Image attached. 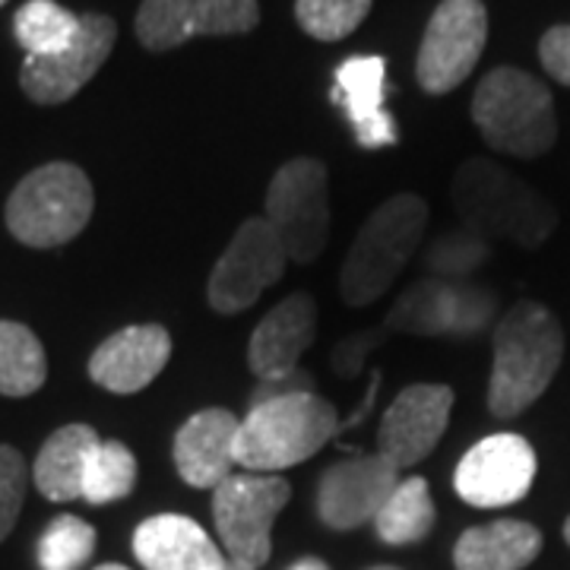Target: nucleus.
Wrapping results in <instances>:
<instances>
[{"label": "nucleus", "instance_id": "f257e3e1", "mask_svg": "<svg viewBox=\"0 0 570 570\" xmlns=\"http://www.w3.org/2000/svg\"><path fill=\"white\" fill-rule=\"evenodd\" d=\"M564 358L558 317L539 302H517L494 326L489 409L494 419H517L554 381Z\"/></svg>", "mask_w": 570, "mask_h": 570}, {"label": "nucleus", "instance_id": "f03ea898", "mask_svg": "<svg viewBox=\"0 0 570 570\" xmlns=\"http://www.w3.org/2000/svg\"><path fill=\"white\" fill-rule=\"evenodd\" d=\"M336 431L340 412L314 390L250 403V412L238 425L235 463L245 472L279 475L283 469L311 460Z\"/></svg>", "mask_w": 570, "mask_h": 570}, {"label": "nucleus", "instance_id": "7ed1b4c3", "mask_svg": "<svg viewBox=\"0 0 570 570\" xmlns=\"http://www.w3.org/2000/svg\"><path fill=\"white\" fill-rule=\"evenodd\" d=\"M453 206L463 228L479 238H504L517 247H539L549 242L558 213L530 184L504 171L489 159H469L460 165L453 187Z\"/></svg>", "mask_w": 570, "mask_h": 570}, {"label": "nucleus", "instance_id": "20e7f679", "mask_svg": "<svg viewBox=\"0 0 570 570\" xmlns=\"http://www.w3.org/2000/svg\"><path fill=\"white\" fill-rule=\"evenodd\" d=\"M428 216L431 209L415 194H396L367 216L340 269V298L348 307H365L387 295L422 245Z\"/></svg>", "mask_w": 570, "mask_h": 570}, {"label": "nucleus", "instance_id": "39448f33", "mask_svg": "<svg viewBox=\"0 0 570 570\" xmlns=\"http://www.w3.org/2000/svg\"><path fill=\"white\" fill-rule=\"evenodd\" d=\"M472 121L494 153L539 159L558 140L549 86L517 67L489 70L472 96Z\"/></svg>", "mask_w": 570, "mask_h": 570}, {"label": "nucleus", "instance_id": "423d86ee", "mask_svg": "<svg viewBox=\"0 0 570 570\" xmlns=\"http://www.w3.org/2000/svg\"><path fill=\"white\" fill-rule=\"evenodd\" d=\"M92 181L80 165L48 163L29 171L7 200V228L26 247H61L92 219Z\"/></svg>", "mask_w": 570, "mask_h": 570}, {"label": "nucleus", "instance_id": "0eeeda50", "mask_svg": "<svg viewBox=\"0 0 570 570\" xmlns=\"http://www.w3.org/2000/svg\"><path fill=\"white\" fill-rule=\"evenodd\" d=\"M264 219L279 235L288 261L314 264L330 242V175L321 159L285 163L266 187Z\"/></svg>", "mask_w": 570, "mask_h": 570}, {"label": "nucleus", "instance_id": "6e6552de", "mask_svg": "<svg viewBox=\"0 0 570 570\" xmlns=\"http://www.w3.org/2000/svg\"><path fill=\"white\" fill-rule=\"evenodd\" d=\"M292 498V485L269 472H232L213 489V523L232 561L264 568L273 551V523Z\"/></svg>", "mask_w": 570, "mask_h": 570}, {"label": "nucleus", "instance_id": "1a4fd4ad", "mask_svg": "<svg viewBox=\"0 0 570 570\" xmlns=\"http://www.w3.org/2000/svg\"><path fill=\"white\" fill-rule=\"evenodd\" d=\"M489 41V13L482 0H441L428 20L415 77L431 96L453 92L475 70Z\"/></svg>", "mask_w": 570, "mask_h": 570}, {"label": "nucleus", "instance_id": "9d476101", "mask_svg": "<svg viewBox=\"0 0 570 570\" xmlns=\"http://www.w3.org/2000/svg\"><path fill=\"white\" fill-rule=\"evenodd\" d=\"M285 264L288 254L273 225L264 216L247 219L209 273L206 283L209 307L216 314H242L254 307L269 285L283 279Z\"/></svg>", "mask_w": 570, "mask_h": 570}, {"label": "nucleus", "instance_id": "9b49d317", "mask_svg": "<svg viewBox=\"0 0 570 570\" xmlns=\"http://www.w3.org/2000/svg\"><path fill=\"white\" fill-rule=\"evenodd\" d=\"M535 450L520 434H489L466 450L453 472V489L472 508H510L530 494L535 482Z\"/></svg>", "mask_w": 570, "mask_h": 570}, {"label": "nucleus", "instance_id": "f8f14e48", "mask_svg": "<svg viewBox=\"0 0 570 570\" xmlns=\"http://www.w3.org/2000/svg\"><path fill=\"white\" fill-rule=\"evenodd\" d=\"M257 22V0H142L137 39L149 51H171L197 36H245Z\"/></svg>", "mask_w": 570, "mask_h": 570}, {"label": "nucleus", "instance_id": "ddd939ff", "mask_svg": "<svg viewBox=\"0 0 570 570\" xmlns=\"http://www.w3.org/2000/svg\"><path fill=\"white\" fill-rule=\"evenodd\" d=\"M118 39V26L105 13L80 17V36L70 48L48 58H26L20 70L22 92L39 105H61L73 99L99 73Z\"/></svg>", "mask_w": 570, "mask_h": 570}, {"label": "nucleus", "instance_id": "4468645a", "mask_svg": "<svg viewBox=\"0 0 570 570\" xmlns=\"http://www.w3.org/2000/svg\"><path fill=\"white\" fill-rule=\"evenodd\" d=\"M403 472L377 450L352 460H340L326 469L317 485V517L330 530L348 532L374 523L390 491L400 485Z\"/></svg>", "mask_w": 570, "mask_h": 570}, {"label": "nucleus", "instance_id": "2eb2a0df", "mask_svg": "<svg viewBox=\"0 0 570 570\" xmlns=\"http://www.w3.org/2000/svg\"><path fill=\"white\" fill-rule=\"evenodd\" d=\"M453 412V390L444 384H412L384 412L377 428V453L393 466L412 469L444 438Z\"/></svg>", "mask_w": 570, "mask_h": 570}, {"label": "nucleus", "instance_id": "dca6fc26", "mask_svg": "<svg viewBox=\"0 0 570 570\" xmlns=\"http://www.w3.org/2000/svg\"><path fill=\"white\" fill-rule=\"evenodd\" d=\"M317 340V302L295 292L266 314L250 333L247 365L261 384L285 381L302 371V355Z\"/></svg>", "mask_w": 570, "mask_h": 570}, {"label": "nucleus", "instance_id": "f3484780", "mask_svg": "<svg viewBox=\"0 0 570 570\" xmlns=\"http://www.w3.org/2000/svg\"><path fill=\"white\" fill-rule=\"evenodd\" d=\"M491 295L479 288H463L456 283H422L390 311L384 330H406L419 336H444V333H472L489 321Z\"/></svg>", "mask_w": 570, "mask_h": 570}, {"label": "nucleus", "instance_id": "a211bd4d", "mask_svg": "<svg viewBox=\"0 0 570 570\" xmlns=\"http://www.w3.org/2000/svg\"><path fill=\"white\" fill-rule=\"evenodd\" d=\"M330 99L346 111L348 127L362 149H384L400 140L387 105V61L381 55L346 58L333 73Z\"/></svg>", "mask_w": 570, "mask_h": 570}, {"label": "nucleus", "instance_id": "6ab92c4d", "mask_svg": "<svg viewBox=\"0 0 570 570\" xmlns=\"http://www.w3.org/2000/svg\"><path fill=\"white\" fill-rule=\"evenodd\" d=\"M171 358V336L159 324L124 326L108 336L89 358V377L108 393H140L168 365Z\"/></svg>", "mask_w": 570, "mask_h": 570}, {"label": "nucleus", "instance_id": "aec40b11", "mask_svg": "<svg viewBox=\"0 0 570 570\" xmlns=\"http://www.w3.org/2000/svg\"><path fill=\"white\" fill-rule=\"evenodd\" d=\"M238 419L228 409H200L175 434V469L190 489H219L232 475Z\"/></svg>", "mask_w": 570, "mask_h": 570}, {"label": "nucleus", "instance_id": "412c9836", "mask_svg": "<svg viewBox=\"0 0 570 570\" xmlns=\"http://www.w3.org/2000/svg\"><path fill=\"white\" fill-rule=\"evenodd\" d=\"M134 554L146 570H225L228 561L209 532L184 513L142 520L134 532Z\"/></svg>", "mask_w": 570, "mask_h": 570}, {"label": "nucleus", "instance_id": "4be33fe9", "mask_svg": "<svg viewBox=\"0 0 570 570\" xmlns=\"http://www.w3.org/2000/svg\"><path fill=\"white\" fill-rule=\"evenodd\" d=\"M542 551V532L523 520H494L472 527L453 549L456 570H523Z\"/></svg>", "mask_w": 570, "mask_h": 570}, {"label": "nucleus", "instance_id": "5701e85b", "mask_svg": "<svg viewBox=\"0 0 570 570\" xmlns=\"http://www.w3.org/2000/svg\"><path fill=\"white\" fill-rule=\"evenodd\" d=\"M99 441L102 438L96 434V428L89 425L58 428L41 444L39 456H36V466H32L36 489L55 504H67V501L82 498L86 463H89V456H92Z\"/></svg>", "mask_w": 570, "mask_h": 570}, {"label": "nucleus", "instance_id": "b1692460", "mask_svg": "<svg viewBox=\"0 0 570 570\" xmlns=\"http://www.w3.org/2000/svg\"><path fill=\"white\" fill-rule=\"evenodd\" d=\"M434 527V501L422 475H406L390 491L381 513L374 517V530L387 546H415Z\"/></svg>", "mask_w": 570, "mask_h": 570}, {"label": "nucleus", "instance_id": "393cba45", "mask_svg": "<svg viewBox=\"0 0 570 570\" xmlns=\"http://www.w3.org/2000/svg\"><path fill=\"white\" fill-rule=\"evenodd\" d=\"M48 377V358L39 336L26 324L0 321V393L32 396Z\"/></svg>", "mask_w": 570, "mask_h": 570}, {"label": "nucleus", "instance_id": "a878e982", "mask_svg": "<svg viewBox=\"0 0 570 570\" xmlns=\"http://www.w3.org/2000/svg\"><path fill=\"white\" fill-rule=\"evenodd\" d=\"M13 32L26 58H48L73 45L80 36V17L55 0H29L13 17Z\"/></svg>", "mask_w": 570, "mask_h": 570}, {"label": "nucleus", "instance_id": "bb28decb", "mask_svg": "<svg viewBox=\"0 0 570 570\" xmlns=\"http://www.w3.org/2000/svg\"><path fill=\"white\" fill-rule=\"evenodd\" d=\"M137 485V456L121 441H99L82 475V501L105 508L127 498Z\"/></svg>", "mask_w": 570, "mask_h": 570}, {"label": "nucleus", "instance_id": "cd10ccee", "mask_svg": "<svg viewBox=\"0 0 570 570\" xmlns=\"http://www.w3.org/2000/svg\"><path fill=\"white\" fill-rule=\"evenodd\" d=\"M96 530L73 517L61 513L48 523L39 539V568L41 570H80L96 551Z\"/></svg>", "mask_w": 570, "mask_h": 570}, {"label": "nucleus", "instance_id": "c85d7f7f", "mask_svg": "<svg viewBox=\"0 0 570 570\" xmlns=\"http://www.w3.org/2000/svg\"><path fill=\"white\" fill-rule=\"evenodd\" d=\"M367 10L371 0H295V20L317 41H340L352 36Z\"/></svg>", "mask_w": 570, "mask_h": 570}, {"label": "nucleus", "instance_id": "c756f323", "mask_svg": "<svg viewBox=\"0 0 570 570\" xmlns=\"http://www.w3.org/2000/svg\"><path fill=\"white\" fill-rule=\"evenodd\" d=\"M26 479L29 469L20 450L0 444V542L17 527V517L26 501Z\"/></svg>", "mask_w": 570, "mask_h": 570}, {"label": "nucleus", "instance_id": "7c9ffc66", "mask_svg": "<svg viewBox=\"0 0 570 570\" xmlns=\"http://www.w3.org/2000/svg\"><path fill=\"white\" fill-rule=\"evenodd\" d=\"M485 254H489L485 238H479L475 232L463 228L460 235L441 238V242L434 245V250H431V266H434L438 273H444V276L460 279V276L472 273L475 264H482Z\"/></svg>", "mask_w": 570, "mask_h": 570}, {"label": "nucleus", "instance_id": "2f4dec72", "mask_svg": "<svg viewBox=\"0 0 570 570\" xmlns=\"http://www.w3.org/2000/svg\"><path fill=\"white\" fill-rule=\"evenodd\" d=\"M539 61L546 73L570 86V26H551L539 41Z\"/></svg>", "mask_w": 570, "mask_h": 570}, {"label": "nucleus", "instance_id": "473e14b6", "mask_svg": "<svg viewBox=\"0 0 570 570\" xmlns=\"http://www.w3.org/2000/svg\"><path fill=\"white\" fill-rule=\"evenodd\" d=\"M288 570H330V568H326V561H321V558H302V561H295Z\"/></svg>", "mask_w": 570, "mask_h": 570}, {"label": "nucleus", "instance_id": "72a5a7b5", "mask_svg": "<svg viewBox=\"0 0 570 570\" xmlns=\"http://www.w3.org/2000/svg\"><path fill=\"white\" fill-rule=\"evenodd\" d=\"M225 570H254V568H247V564H242V561H232V558H228V561H225Z\"/></svg>", "mask_w": 570, "mask_h": 570}, {"label": "nucleus", "instance_id": "f704fd0d", "mask_svg": "<svg viewBox=\"0 0 570 570\" xmlns=\"http://www.w3.org/2000/svg\"><path fill=\"white\" fill-rule=\"evenodd\" d=\"M96 570H130V568H124V564H99Z\"/></svg>", "mask_w": 570, "mask_h": 570}, {"label": "nucleus", "instance_id": "c9c22d12", "mask_svg": "<svg viewBox=\"0 0 570 570\" xmlns=\"http://www.w3.org/2000/svg\"><path fill=\"white\" fill-rule=\"evenodd\" d=\"M564 539H568V546H570V517H568V523H564Z\"/></svg>", "mask_w": 570, "mask_h": 570}, {"label": "nucleus", "instance_id": "e433bc0d", "mask_svg": "<svg viewBox=\"0 0 570 570\" xmlns=\"http://www.w3.org/2000/svg\"><path fill=\"white\" fill-rule=\"evenodd\" d=\"M371 570H400V568H390V564H381V568H371Z\"/></svg>", "mask_w": 570, "mask_h": 570}, {"label": "nucleus", "instance_id": "4c0bfd02", "mask_svg": "<svg viewBox=\"0 0 570 570\" xmlns=\"http://www.w3.org/2000/svg\"><path fill=\"white\" fill-rule=\"evenodd\" d=\"M3 3H7V0H0V7H3Z\"/></svg>", "mask_w": 570, "mask_h": 570}]
</instances>
